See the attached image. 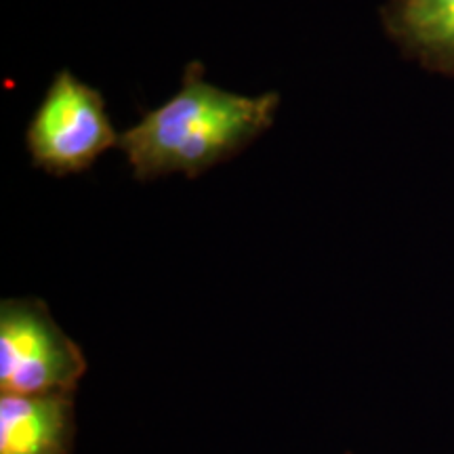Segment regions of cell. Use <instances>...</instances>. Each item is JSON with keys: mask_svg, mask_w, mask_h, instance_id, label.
Segmentation results:
<instances>
[{"mask_svg": "<svg viewBox=\"0 0 454 454\" xmlns=\"http://www.w3.org/2000/svg\"><path fill=\"white\" fill-rule=\"evenodd\" d=\"M278 107L280 95L276 90L231 93L207 81L200 61H190L177 93L121 133L118 147L137 181L173 173L198 179L268 133Z\"/></svg>", "mask_w": 454, "mask_h": 454, "instance_id": "cell-1", "label": "cell"}, {"mask_svg": "<svg viewBox=\"0 0 454 454\" xmlns=\"http://www.w3.org/2000/svg\"><path fill=\"white\" fill-rule=\"evenodd\" d=\"M118 144L121 133L107 116L101 90L70 70L57 72L26 129L34 167L53 177L84 173Z\"/></svg>", "mask_w": 454, "mask_h": 454, "instance_id": "cell-2", "label": "cell"}, {"mask_svg": "<svg viewBox=\"0 0 454 454\" xmlns=\"http://www.w3.org/2000/svg\"><path fill=\"white\" fill-rule=\"evenodd\" d=\"M87 357L41 299L0 303V394H76Z\"/></svg>", "mask_w": 454, "mask_h": 454, "instance_id": "cell-3", "label": "cell"}, {"mask_svg": "<svg viewBox=\"0 0 454 454\" xmlns=\"http://www.w3.org/2000/svg\"><path fill=\"white\" fill-rule=\"evenodd\" d=\"M76 394H0V454H72Z\"/></svg>", "mask_w": 454, "mask_h": 454, "instance_id": "cell-4", "label": "cell"}, {"mask_svg": "<svg viewBox=\"0 0 454 454\" xmlns=\"http://www.w3.org/2000/svg\"><path fill=\"white\" fill-rule=\"evenodd\" d=\"M379 15L402 55L454 78V0H385Z\"/></svg>", "mask_w": 454, "mask_h": 454, "instance_id": "cell-5", "label": "cell"}]
</instances>
